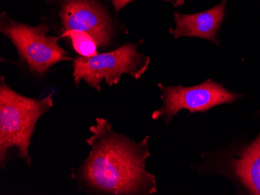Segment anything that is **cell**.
I'll return each mask as SVG.
<instances>
[{
  "label": "cell",
  "mask_w": 260,
  "mask_h": 195,
  "mask_svg": "<svg viewBox=\"0 0 260 195\" xmlns=\"http://www.w3.org/2000/svg\"><path fill=\"white\" fill-rule=\"evenodd\" d=\"M54 105L52 94L42 99L24 97L12 90L4 76L0 81V166L7 164L10 151L31 166L30 146L35 127L42 115Z\"/></svg>",
  "instance_id": "7a4b0ae2"
},
{
  "label": "cell",
  "mask_w": 260,
  "mask_h": 195,
  "mask_svg": "<svg viewBox=\"0 0 260 195\" xmlns=\"http://www.w3.org/2000/svg\"><path fill=\"white\" fill-rule=\"evenodd\" d=\"M59 15L64 32H86L99 47H109L112 44L115 34L112 19L94 0H66Z\"/></svg>",
  "instance_id": "8992f818"
},
{
  "label": "cell",
  "mask_w": 260,
  "mask_h": 195,
  "mask_svg": "<svg viewBox=\"0 0 260 195\" xmlns=\"http://www.w3.org/2000/svg\"><path fill=\"white\" fill-rule=\"evenodd\" d=\"M115 8V12H119L122 8L125 7L127 4L133 2L134 0H110ZM165 2L170 3L174 7H179L185 4V0H163Z\"/></svg>",
  "instance_id": "30bf717a"
},
{
  "label": "cell",
  "mask_w": 260,
  "mask_h": 195,
  "mask_svg": "<svg viewBox=\"0 0 260 195\" xmlns=\"http://www.w3.org/2000/svg\"><path fill=\"white\" fill-rule=\"evenodd\" d=\"M138 43H126L113 52L80 56L74 61V80L76 84L84 80L91 88L102 90L103 80L109 86L115 85L123 74L139 80L150 65V58L137 52Z\"/></svg>",
  "instance_id": "3957f363"
},
{
  "label": "cell",
  "mask_w": 260,
  "mask_h": 195,
  "mask_svg": "<svg viewBox=\"0 0 260 195\" xmlns=\"http://www.w3.org/2000/svg\"><path fill=\"white\" fill-rule=\"evenodd\" d=\"M90 135L86 139L90 147L73 178L79 187L96 194H153L157 193L155 176L146 170L150 157L149 139L134 142L117 133L106 119L96 118Z\"/></svg>",
  "instance_id": "6da1fadb"
},
{
  "label": "cell",
  "mask_w": 260,
  "mask_h": 195,
  "mask_svg": "<svg viewBox=\"0 0 260 195\" xmlns=\"http://www.w3.org/2000/svg\"><path fill=\"white\" fill-rule=\"evenodd\" d=\"M158 87L163 105L153 112L152 119L157 121L163 118L167 125L182 109L188 110L189 114L205 112L220 104L235 103L242 97L212 80H205L194 87H170L159 84Z\"/></svg>",
  "instance_id": "5b68a950"
},
{
  "label": "cell",
  "mask_w": 260,
  "mask_h": 195,
  "mask_svg": "<svg viewBox=\"0 0 260 195\" xmlns=\"http://www.w3.org/2000/svg\"><path fill=\"white\" fill-rule=\"evenodd\" d=\"M235 177L252 194L260 195V133L233 163Z\"/></svg>",
  "instance_id": "ba28073f"
},
{
  "label": "cell",
  "mask_w": 260,
  "mask_h": 195,
  "mask_svg": "<svg viewBox=\"0 0 260 195\" xmlns=\"http://www.w3.org/2000/svg\"><path fill=\"white\" fill-rule=\"evenodd\" d=\"M62 37H69L72 42L74 50L80 56L90 57L98 54L97 43L89 33L79 30H67L63 32Z\"/></svg>",
  "instance_id": "9c48e42d"
},
{
  "label": "cell",
  "mask_w": 260,
  "mask_h": 195,
  "mask_svg": "<svg viewBox=\"0 0 260 195\" xmlns=\"http://www.w3.org/2000/svg\"><path fill=\"white\" fill-rule=\"evenodd\" d=\"M229 0H223L218 5L204 12L194 14H174L175 29L170 33L175 39L182 37H199L220 45L217 33L225 17Z\"/></svg>",
  "instance_id": "52a82bcc"
},
{
  "label": "cell",
  "mask_w": 260,
  "mask_h": 195,
  "mask_svg": "<svg viewBox=\"0 0 260 195\" xmlns=\"http://www.w3.org/2000/svg\"><path fill=\"white\" fill-rule=\"evenodd\" d=\"M0 31L14 44L22 62L33 73L42 76L62 61H74L58 45V37L48 35L46 24L30 26L14 21L3 13Z\"/></svg>",
  "instance_id": "277c9868"
}]
</instances>
